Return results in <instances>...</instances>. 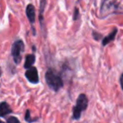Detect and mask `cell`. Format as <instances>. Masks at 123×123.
<instances>
[{"instance_id":"6da1fadb","label":"cell","mask_w":123,"mask_h":123,"mask_svg":"<svg viewBox=\"0 0 123 123\" xmlns=\"http://www.w3.org/2000/svg\"><path fill=\"white\" fill-rule=\"evenodd\" d=\"M45 80L48 87L55 92H57L64 85L61 74H59L55 69L51 68H49L46 70L45 74Z\"/></svg>"},{"instance_id":"7a4b0ae2","label":"cell","mask_w":123,"mask_h":123,"mask_svg":"<svg viewBox=\"0 0 123 123\" xmlns=\"http://www.w3.org/2000/svg\"><path fill=\"white\" fill-rule=\"evenodd\" d=\"M89 99L84 94H80L76 100V105L73 108V118L74 120H79L81 117V114L88 107Z\"/></svg>"},{"instance_id":"3957f363","label":"cell","mask_w":123,"mask_h":123,"mask_svg":"<svg viewBox=\"0 0 123 123\" xmlns=\"http://www.w3.org/2000/svg\"><path fill=\"white\" fill-rule=\"evenodd\" d=\"M25 51V43L22 40H17L12 45L11 55L15 64H19L22 59V54Z\"/></svg>"},{"instance_id":"277c9868","label":"cell","mask_w":123,"mask_h":123,"mask_svg":"<svg viewBox=\"0 0 123 123\" xmlns=\"http://www.w3.org/2000/svg\"><path fill=\"white\" fill-rule=\"evenodd\" d=\"M119 9V2L116 1H103L100 8L101 18H105L110 14L117 12Z\"/></svg>"},{"instance_id":"5b68a950","label":"cell","mask_w":123,"mask_h":123,"mask_svg":"<svg viewBox=\"0 0 123 123\" xmlns=\"http://www.w3.org/2000/svg\"><path fill=\"white\" fill-rule=\"evenodd\" d=\"M25 78L27 79V80L30 83L33 84H37L40 82V79H39V74H38V71L37 68L36 67H32L31 68L27 69L25 74Z\"/></svg>"},{"instance_id":"8992f818","label":"cell","mask_w":123,"mask_h":123,"mask_svg":"<svg viewBox=\"0 0 123 123\" xmlns=\"http://www.w3.org/2000/svg\"><path fill=\"white\" fill-rule=\"evenodd\" d=\"M26 16H27L29 22L31 23V25L35 24V19H36V9H35V6L32 4H29L26 6L25 9Z\"/></svg>"},{"instance_id":"52a82bcc","label":"cell","mask_w":123,"mask_h":123,"mask_svg":"<svg viewBox=\"0 0 123 123\" xmlns=\"http://www.w3.org/2000/svg\"><path fill=\"white\" fill-rule=\"evenodd\" d=\"M12 112L13 111L6 101L1 102V104H0V116H1V117H4L6 115L11 114Z\"/></svg>"},{"instance_id":"ba28073f","label":"cell","mask_w":123,"mask_h":123,"mask_svg":"<svg viewBox=\"0 0 123 123\" xmlns=\"http://www.w3.org/2000/svg\"><path fill=\"white\" fill-rule=\"evenodd\" d=\"M117 31H118V29L117 28H114L113 31L110 33L108 36H106L105 37L103 38L102 40V46H105L106 45H108L109 43H111V41H113L116 38V36L117 34Z\"/></svg>"},{"instance_id":"9c48e42d","label":"cell","mask_w":123,"mask_h":123,"mask_svg":"<svg viewBox=\"0 0 123 123\" xmlns=\"http://www.w3.org/2000/svg\"><path fill=\"white\" fill-rule=\"evenodd\" d=\"M36 62V55L35 54H28L25 56V61L24 63V68L27 70V69L31 68L33 67V64Z\"/></svg>"},{"instance_id":"30bf717a","label":"cell","mask_w":123,"mask_h":123,"mask_svg":"<svg viewBox=\"0 0 123 123\" xmlns=\"http://www.w3.org/2000/svg\"><path fill=\"white\" fill-rule=\"evenodd\" d=\"M46 0H42L40 3V14H39V20L40 24H41V27L44 28V18H43V14H44L45 7H46Z\"/></svg>"},{"instance_id":"8fae6325","label":"cell","mask_w":123,"mask_h":123,"mask_svg":"<svg viewBox=\"0 0 123 123\" xmlns=\"http://www.w3.org/2000/svg\"><path fill=\"white\" fill-rule=\"evenodd\" d=\"M25 121L28 123L36 122V121H39V117H31V111H30V110H26L25 115Z\"/></svg>"},{"instance_id":"7c38bea8","label":"cell","mask_w":123,"mask_h":123,"mask_svg":"<svg viewBox=\"0 0 123 123\" xmlns=\"http://www.w3.org/2000/svg\"><path fill=\"white\" fill-rule=\"evenodd\" d=\"M6 121H7V123H20L19 120L18 119L17 117H15V116H9Z\"/></svg>"},{"instance_id":"4fadbf2b","label":"cell","mask_w":123,"mask_h":123,"mask_svg":"<svg viewBox=\"0 0 123 123\" xmlns=\"http://www.w3.org/2000/svg\"><path fill=\"white\" fill-rule=\"evenodd\" d=\"M80 17V14H79V10L78 8H75L74 11V15H73V19L74 20H77L78 19H79Z\"/></svg>"},{"instance_id":"5bb4252c","label":"cell","mask_w":123,"mask_h":123,"mask_svg":"<svg viewBox=\"0 0 123 123\" xmlns=\"http://www.w3.org/2000/svg\"><path fill=\"white\" fill-rule=\"evenodd\" d=\"M93 37H94V39L95 40V41H99V40L103 38V36H102V34H99V33L94 31H93Z\"/></svg>"},{"instance_id":"9a60e30c","label":"cell","mask_w":123,"mask_h":123,"mask_svg":"<svg viewBox=\"0 0 123 123\" xmlns=\"http://www.w3.org/2000/svg\"><path fill=\"white\" fill-rule=\"evenodd\" d=\"M120 84H121V89L123 90V73L121 74V77H120Z\"/></svg>"},{"instance_id":"2e32d148","label":"cell","mask_w":123,"mask_h":123,"mask_svg":"<svg viewBox=\"0 0 123 123\" xmlns=\"http://www.w3.org/2000/svg\"><path fill=\"white\" fill-rule=\"evenodd\" d=\"M0 123H5L4 121H0Z\"/></svg>"}]
</instances>
